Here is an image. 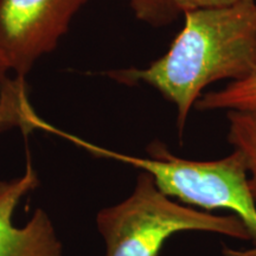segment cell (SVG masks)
Returning a JSON list of instances; mask_svg holds the SVG:
<instances>
[{
	"label": "cell",
	"mask_w": 256,
	"mask_h": 256,
	"mask_svg": "<svg viewBox=\"0 0 256 256\" xmlns=\"http://www.w3.org/2000/svg\"><path fill=\"white\" fill-rule=\"evenodd\" d=\"M183 18V28L154 62L106 72L121 84L150 86L174 104L180 136L206 88L256 69V0L194 10Z\"/></svg>",
	"instance_id": "cell-1"
},
{
	"label": "cell",
	"mask_w": 256,
	"mask_h": 256,
	"mask_svg": "<svg viewBox=\"0 0 256 256\" xmlns=\"http://www.w3.org/2000/svg\"><path fill=\"white\" fill-rule=\"evenodd\" d=\"M46 132L68 139L94 156L118 160L147 172L166 196L206 210L232 211L244 223L256 244V200L249 188L244 159L236 150L224 158L202 162L172 154L164 144L154 142L147 148L148 156L139 158L92 145L51 124ZM249 254L256 256V249Z\"/></svg>",
	"instance_id": "cell-2"
},
{
	"label": "cell",
	"mask_w": 256,
	"mask_h": 256,
	"mask_svg": "<svg viewBox=\"0 0 256 256\" xmlns=\"http://www.w3.org/2000/svg\"><path fill=\"white\" fill-rule=\"evenodd\" d=\"M96 224L106 242V256H159L165 242L180 232L252 240L247 226L236 216H217L182 206L162 194L145 171L138 176L130 196L102 209Z\"/></svg>",
	"instance_id": "cell-3"
},
{
	"label": "cell",
	"mask_w": 256,
	"mask_h": 256,
	"mask_svg": "<svg viewBox=\"0 0 256 256\" xmlns=\"http://www.w3.org/2000/svg\"><path fill=\"white\" fill-rule=\"evenodd\" d=\"M87 0H0V62L23 80L55 50Z\"/></svg>",
	"instance_id": "cell-4"
},
{
	"label": "cell",
	"mask_w": 256,
	"mask_h": 256,
	"mask_svg": "<svg viewBox=\"0 0 256 256\" xmlns=\"http://www.w3.org/2000/svg\"><path fill=\"white\" fill-rule=\"evenodd\" d=\"M40 185L30 158L22 177L0 182V256H62V243L43 209H37L23 228L12 224L16 206Z\"/></svg>",
	"instance_id": "cell-5"
},
{
	"label": "cell",
	"mask_w": 256,
	"mask_h": 256,
	"mask_svg": "<svg viewBox=\"0 0 256 256\" xmlns=\"http://www.w3.org/2000/svg\"><path fill=\"white\" fill-rule=\"evenodd\" d=\"M238 2L242 0H128L134 17L153 28H164L174 23L188 11Z\"/></svg>",
	"instance_id": "cell-6"
},
{
	"label": "cell",
	"mask_w": 256,
	"mask_h": 256,
	"mask_svg": "<svg viewBox=\"0 0 256 256\" xmlns=\"http://www.w3.org/2000/svg\"><path fill=\"white\" fill-rule=\"evenodd\" d=\"M194 108L200 112H256V69L247 78L229 82L220 90L203 94Z\"/></svg>",
	"instance_id": "cell-7"
},
{
	"label": "cell",
	"mask_w": 256,
	"mask_h": 256,
	"mask_svg": "<svg viewBox=\"0 0 256 256\" xmlns=\"http://www.w3.org/2000/svg\"><path fill=\"white\" fill-rule=\"evenodd\" d=\"M228 142L241 153L248 174V184L256 200V112H228Z\"/></svg>",
	"instance_id": "cell-8"
},
{
	"label": "cell",
	"mask_w": 256,
	"mask_h": 256,
	"mask_svg": "<svg viewBox=\"0 0 256 256\" xmlns=\"http://www.w3.org/2000/svg\"><path fill=\"white\" fill-rule=\"evenodd\" d=\"M6 75H8V70H6L5 66H2V63L0 62V80L5 78Z\"/></svg>",
	"instance_id": "cell-9"
}]
</instances>
